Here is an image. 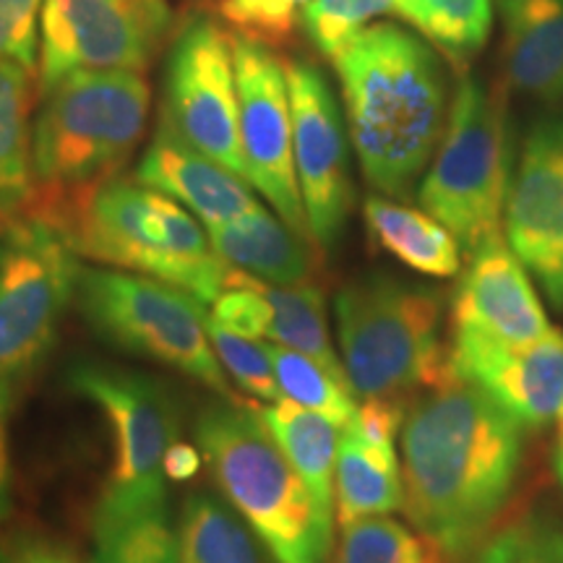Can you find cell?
<instances>
[{
	"instance_id": "83f0119b",
	"label": "cell",
	"mask_w": 563,
	"mask_h": 563,
	"mask_svg": "<svg viewBox=\"0 0 563 563\" xmlns=\"http://www.w3.org/2000/svg\"><path fill=\"white\" fill-rule=\"evenodd\" d=\"M272 355L274 376H277L279 391L287 402L319 412L336 426L344 428L355 418V391L347 382L336 378L332 371L323 368L313 357L302 355L285 344H266Z\"/></svg>"
},
{
	"instance_id": "277c9868",
	"label": "cell",
	"mask_w": 563,
	"mask_h": 563,
	"mask_svg": "<svg viewBox=\"0 0 563 563\" xmlns=\"http://www.w3.org/2000/svg\"><path fill=\"white\" fill-rule=\"evenodd\" d=\"M211 481L279 563H329L334 517L316 504L256 407L209 405L194 426Z\"/></svg>"
},
{
	"instance_id": "6da1fadb",
	"label": "cell",
	"mask_w": 563,
	"mask_h": 563,
	"mask_svg": "<svg viewBox=\"0 0 563 563\" xmlns=\"http://www.w3.org/2000/svg\"><path fill=\"white\" fill-rule=\"evenodd\" d=\"M522 456V422L477 386L443 378L405 415L402 509L441 559H467L501 517Z\"/></svg>"
},
{
	"instance_id": "4fadbf2b",
	"label": "cell",
	"mask_w": 563,
	"mask_h": 563,
	"mask_svg": "<svg viewBox=\"0 0 563 563\" xmlns=\"http://www.w3.org/2000/svg\"><path fill=\"white\" fill-rule=\"evenodd\" d=\"M232 58L245 180L264 194L272 209L292 230L311 238L295 175L287 63L269 45L245 40L241 34H232Z\"/></svg>"
},
{
	"instance_id": "e0dca14e",
	"label": "cell",
	"mask_w": 563,
	"mask_h": 563,
	"mask_svg": "<svg viewBox=\"0 0 563 563\" xmlns=\"http://www.w3.org/2000/svg\"><path fill=\"white\" fill-rule=\"evenodd\" d=\"M452 329L525 344L553 332L530 272L501 235L470 253L452 300Z\"/></svg>"
},
{
	"instance_id": "30bf717a",
	"label": "cell",
	"mask_w": 563,
	"mask_h": 563,
	"mask_svg": "<svg viewBox=\"0 0 563 563\" xmlns=\"http://www.w3.org/2000/svg\"><path fill=\"white\" fill-rule=\"evenodd\" d=\"M37 217L0 224V394L13 405L58 340L81 266Z\"/></svg>"
},
{
	"instance_id": "3957f363",
	"label": "cell",
	"mask_w": 563,
	"mask_h": 563,
	"mask_svg": "<svg viewBox=\"0 0 563 563\" xmlns=\"http://www.w3.org/2000/svg\"><path fill=\"white\" fill-rule=\"evenodd\" d=\"M21 214L58 230L79 258L167 282L201 302H214L228 287L230 266L199 217L136 178L115 175L63 194L34 188Z\"/></svg>"
},
{
	"instance_id": "603a6c76",
	"label": "cell",
	"mask_w": 563,
	"mask_h": 563,
	"mask_svg": "<svg viewBox=\"0 0 563 563\" xmlns=\"http://www.w3.org/2000/svg\"><path fill=\"white\" fill-rule=\"evenodd\" d=\"M175 563H279L228 501L191 493L175 527Z\"/></svg>"
},
{
	"instance_id": "8992f818",
	"label": "cell",
	"mask_w": 563,
	"mask_h": 563,
	"mask_svg": "<svg viewBox=\"0 0 563 563\" xmlns=\"http://www.w3.org/2000/svg\"><path fill=\"white\" fill-rule=\"evenodd\" d=\"M42 95L32 125L34 188L63 194L115 178L150 121L144 70H74Z\"/></svg>"
},
{
	"instance_id": "4dcf8cb0",
	"label": "cell",
	"mask_w": 563,
	"mask_h": 563,
	"mask_svg": "<svg viewBox=\"0 0 563 563\" xmlns=\"http://www.w3.org/2000/svg\"><path fill=\"white\" fill-rule=\"evenodd\" d=\"M391 11V0H308L300 26L316 51L334 60L357 34Z\"/></svg>"
},
{
	"instance_id": "52a82bcc",
	"label": "cell",
	"mask_w": 563,
	"mask_h": 563,
	"mask_svg": "<svg viewBox=\"0 0 563 563\" xmlns=\"http://www.w3.org/2000/svg\"><path fill=\"white\" fill-rule=\"evenodd\" d=\"M509 186L511 141L504 102L475 76H462L431 170L418 188L420 207L446 224L470 256L501 235Z\"/></svg>"
},
{
	"instance_id": "d590c367",
	"label": "cell",
	"mask_w": 563,
	"mask_h": 563,
	"mask_svg": "<svg viewBox=\"0 0 563 563\" xmlns=\"http://www.w3.org/2000/svg\"><path fill=\"white\" fill-rule=\"evenodd\" d=\"M45 0H0V58L37 74L40 11Z\"/></svg>"
},
{
	"instance_id": "9c48e42d",
	"label": "cell",
	"mask_w": 563,
	"mask_h": 563,
	"mask_svg": "<svg viewBox=\"0 0 563 563\" xmlns=\"http://www.w3.org/2000/svg\"><path fill=\"white\" fill-rule=\"evenodd\" d=\"M66 386L102 412L110 431V475L91 519L167 509L165 454L180 433L170 389L146 373L97 361L70 365Z\"/></svg>"
},
{
	"instance_id": "4316f807",
	"label": "cell",
	"mask_w": 563,
	"mask_h": 563,
	"mask_svg": "<svg viewBox=\"0 0 563 563\" xmlns=\"http://www.w3.org/2000/svg\"><path fill=\"white\" fill-rule=\"evenodd\" d=\"M394 13L415 26L431 47L454 63H467L485 47L493 26V0H391Z\"/></svg>"
},
{
	"instance_id": "d4e9b609",
	"label": "cell",
	"mask_w": 563,
	"mask_h": 563,
	"mask_svg": "<svg viewBox=\"0 0 563 563\" xmlns=\"http://www.w3.org/2000/svg\"><path fill=\"white\" fill-rule=\"evenodd\" d=\"M34 70L0 58V224L19 217L34 194Z\"/></svg>"
},
{
	"instance_id": "ffe728a7",
	"label": "cell",
	"mask_w": 563,
	"mask_h": 563,
	"mask_svg": "<svg viewBox=\"0 0 563 563\" xmlns=\"http://www.w3.org/2000/svg\"><path fill=\"white\" fill-rule=\"evenodd\" d=\"M207 232L211 249L232 269L272 285H302L313 279L311 238L300 235L262 203L238 220L207 228Z\"/></svg>"
},
{
	"instance_id": "484cf974",
	"label": "cell",
	"mask_w": 563,
	"mask_h": 563,
	"mask_svg": "<svg viewBox=\"0 0 563 563\" xmlns=\"http://www.w3.org/2000/svg\"><path fill=\"white\" fill-rule=\"evenodd\" d=\"M253 285L258 287V292L269 302V340L313 357L323 368L332 371L336 378L350 384L340 352L334 350L332 334H329L327 306H323V292L319 287L313 282L272 285V282H262L256 277H253Z\"/></svg>"
},
{
	"instance_id": "8d00e7d4",
	"label": "cell",
	"mask_w": 563,
	"mask_h": 563,
	"mask_svg": "<svg viewBox=\"0 0 563 563\" xmlns=\"http://www.w3.org/2000/svg\"><path fill=\"white\" fill-rule=\"evenodd\" d=\"M11 402L0 394V522L9 519L13 509L11 490V454H9V412Z\"/></svg>"
},
{
	"instance_id": "d6986e66",
	"label": "cell",
	"mask_w": 563,
	"mask_h": 563,
	"mask_svg": "<svg viewBox=\"0 0 563 563\" xmlns=\"http://www.w3.org/2000/svg\"><path fill=\"white\" fill-rule=\"evenodd\" d=\"M511 87L545 104L563 102V0H496Z\"/></svg>"
},
{
	"instance_id": "cb8c5ba5",
	"label": "cell",
	"mask_w": 563,
	"mask_h": 563,
	"mask_svg": "<svg viewBox=\"0 0 563 563\" xmlns=\"http://www.w3.org/2000/svg\"><path fill=\"white\" fill-rule=\"evenodd\" d=\"M256 407L258 418H262L266 431L272 433V439L279 443L282 452H285L292 467L298 470L302 483L313 493L316 504L327 514L336 517L334 473L342 428L329 418H323V415L287 402V399L269 407Z\"/></svg>"
},
{
	"instance_id": "8fae6325",
	"label": "cell",
	"mask_w": 563,
	"mask_h": 563,
	"mask_svg": "<svg viewBox=\"0 0 563 563\" xmlns=\"http://www.w3.org/2000/svg\"><path fill=\"white\" fill-rule=\"evenodd\" d=\"M159 121L203 157L245 178L232 34L207 11L188 13L173 30Z\"/></svg>"
},
{
	"instance_id": "9a60e30c",
	"label": "cell",
	"mask_w": 563,
	"mask_h": 563,
	"mask_svg": "<svg viewBox=\"0 0 563 563\" xmlns=\"http://www.w3.org/2000/svg\"><path fill=\"white\" fill-rule=\"evenodd\" d=\"M506 243L563 308V118H548L527 133L504 211Z\"/></svg>"
},
{
	"instance_id": "1f68e13d",
	"label": "cell",
	"mask_w": 563,
	"mask_h": 563,
	"mask_svg": "<svg viewBox=\"0 0 563 563\" xmlns=\"http://www.w3.org/2000/svg\"><path fill=\"white\" fill-rule=\"evenodd\" d=\"M475 563H563V530L545 514H525L488 534Z\"/></svg>"
},
{
	"instance_id": "ab89813d",
	"label": "cell",
	"mask_w": 563,
	"mask_h": 563,
	"mask_svg": "<svg viewBox=\"0 0 563 563\" xmlns=\"http://www.w3.org/2000/svg\"><path fill=\"white\" fill-rule=\"evenodd\" d=\"M553 464H555V475H559L561 488H563V412L559 418V435H555V446H553Z\"/></svg>"
},
{
	"instance_id": "f1b7e54d",
	"label": "cell",
	"mask_w": 563,
	"mask_h": 563,
	"mask_svg": "<svg viewBox=\"0 0 563 563\" xmlns=\"http://www.w3.org/2000/svg\"><path fill=\"white\" fill-rule=\"evenodd\" d=\"M91 540L95 548L84 563H175V530L167 509L91 519Z\"/></svg>"
},
{
	"instance_id": "7402d4cb",
	"label": "cell",
	"mask_w": 563,
	"mask_h": 563,
	"mask_svg": "<svg viewBox=\"0 0 563 563\" xmlns=\"http://www.w3.org/2000/svg\"><path fill=\"white\" fill-rule=\"evenodd\" d=\"M334 506L340 527L389 517L405 506L402 464L397 446H382L342 428L334 473Z\"/></svg>"
},
{
	"instance_id": "e575fe53",
	"label": "cell",
	"mask_w": 563,
	"mask_h": 563,
	"mask_svg": "<svg viewBox=\"0 0 563 563\" xmlns=\"http://www.w3.org/2000/svg\"><path fill=\"white\" fill-rule=\"evenodd\" d=\"M209 316L211 321H217L232 334L249 336V340H264V336H269V302L264 300V295L253 285V277L232 269V266L228 287L220 292V298L211 302Z\"/></svg>"
},
{
	"instance_id": "836d02e7",
	"label": "cell",
	"mask_w": 563,
	"mask_h": 563,
	"mask_svg": "<svg viewBox=\"0 0 563 563\" xmlns=\"http://www.w3.org/2000/svg\"><path fill=\"white\" fill-rule=\"evenodd\" d=\"M308 0H220V16L245 40L277 47L292 37Z\"/></svg>"
},
{
	"instance_id": "7c38bea8",
	"label": "cell",
	"mask_w": 563,
	"mask_h": 563,
	"mask_svg": "<svg viewBox=\"0 0 563 563\" xmlns=\"http://www.w3.org/2000/svg\"><path fill=\"white\" fill-rule=\"evenodd\" d=\"M173 30L167 0H45L40 89L74 70H146Z\"/></svg>"
},
{
	"instance_id": "f35d334b",
	"label": "cell",
	"mask_w": 563,
	"mask_h": 563,
	"mask_svg": "<svg viewBox=\"0 0 563 563\" xmlns=\"http://www.w3.org/2000/svg\"><path fill=\"white\" fill-rule=\"evenodd\" d=\"M13 563H79L68 548L55 543H26L16 551Z\"/></svg>"
},
{
	"instance_id": "74e56055",
	"label": "cell",
	"mask_w": 563,
	"mask_h": 563,
	"mask_svg": "<svg viewBox=\"0 0 563 563\" xmlns=\"http://www.w3.org/2000/svg\"><path fill=\"white\" fill-rule=\"evenodd\" d=\"M201 470V449L194 443L175 441L165 454V475L173 483H186L199 475Z\"/></svg>"
},
{
	"instance_id": "f546056e",
	"label": "cell",
	"mask_w": 563,
	"mask_h": 563,
	"mask_svg": "<svg viewBox=\"0 0 563 563\" xmlns=\"http://www.w3.org/2000/svg\"><path fill=\"white\" fill-rule=\"evenodd\" d=\"M439 553L402 522L373 517L342 527L332 563H435Z\"/></svg>"
},
{
	"instance_id": "ac0fdd59",
	"label": "cell",
	"mask_w": 563,
	"mask_h": 563,
	"mask_svg": "<svg viewBox=\"0 0 563 563\" xmlns=\"http://www.w3.org/2000/svg\"><path fill=\"white\" fill-rule=\"evenodd\" d=\"M133 178L180 201L203 228L232 222L258 207L249 180L203 157L162 121Z\"/></svg>"
},
{
	"instance_id": "ba28073f",
	"label": "cell",
	"mask_w": 563,
	"mask_h": 563,
	"mask_svg": "<svg viewBox=\"0 0 563 563\" xmlns=\"http://www.w3.org/2000/svg\"><path fill=\"white\" fill-rule=\"evenodd\" d=\"M76 306L102 340L191 376L228 402L241 405L209 342L207 302L191 292L144 274L81 266Z\"/></svg>"
},
{
	"instance_id": "5bb4252c",
	"label": "cell",
	"mask_w": 563,
	"mask_h": 563,
	"mask_svg": "<svg viewBox=\"0 0 563 563\" xmlns=\"http://www.w3.org/2000/svg\"><path fill=\"white\" fill-rule=\"evenodd\" d=\"M292 110L295 175L306 207L311 241L323 253L340 243L352 209L350 154L340 104L319 66L287 63Z\"/></svg>"
},
{
	"instance_id": "44dd1931",
	"label": "cell",
	"mask_w": 563,
	"mask_h": 563,
	"mask_svg": "<svg viewBox=\"0 0 563 563\" xmlns=\"http://www.w3.org/2000/svg\"><path fill=\"white\" fill-rule=\"evenodd\" d=\"M365 228L373 243L407 269L426 277L449 279L462 272V245L446 224L428 214L384 196H368L363 203Z\"/></svg>"
},
{
	"instance_id": "7a4b0ae2",
	"label": "cell",
	"mask_w": 563,
	"mask_h": 563,
	"mask_svg": "<svg viewBox=\"0 0 563 563\" xmlns=\"http://www.w3.org/2000/svg\"><path fill=\"white\" fill-rule=\"evenodd\" d=\"M350 139L365 180L405 199L446 129V74L422 37L371 24L334 58Z\"/></svg>"
},
{
	"instance_id": "5b68a950",
	"label": "cell",
	"mask_w": 563,
	"mask_h": 563,
	"mask_svg": "<svg viewBox=\"0 0 563 563\" xmlns=\"http://www.w3.org/2000/svg\"><path fill=\"white\" fill-rule=\"evenodd\" d=\"M340 357L361 399L407 402L452 376L439 290L389 274L352 279L334 298Z\"/></svg>"
},
{
	"instance_id": "2e32d148",
	"label": "cell",
	"mask_w": 563,
	"mask_h": 563,
	"mask_svg": "<svg viewBox=\"0 0 563 563\" xmlns=\"http://www.w3.org/2000/svg\"><path fill=\"white\" fill-rule=\"evenodd\" d=\"M449 371L483 389L525 428H543L563 412V334L559 329L525 344L452 329Z\"/></svg>"
},
{
	"instance_id": "d6a6232c",
	"label": "cell",
	"mask_w": 563,
	"mask_h": 563,
	"mask_svg": "<svg viewBox=\"0 0 563 563\" xmlns=\"http://www.w3.org/2000/svg\"><path fill=\"white\" fill-rule=\"evenodd\" d=\"M207 334L211 347H214L217 357H220L224 373L232 378L241 391L249 397L258 399V402H282V391L274 376L272 355L266 344H258V340H249V336L232 334L228 329H222L220 323L207 319Z\"/></svg>"
},
{
	"instance_id": "60d3db41",
	"label": "cell",
	"mask_w": 563,
	"mask_h": 563,
	"mask_svg": "<svg viewBox=\"0 0 563 563\" xmlns=\"http://www.w3.org/2000/svg\"><path fill=\"white\" fill-rule=\"evenodd\" d=\"M16 559V551H9L3 543H0V563H13Z\"/></svg>"
}]
</instances>
